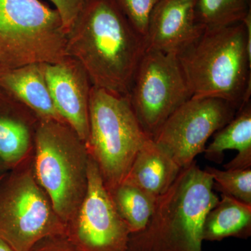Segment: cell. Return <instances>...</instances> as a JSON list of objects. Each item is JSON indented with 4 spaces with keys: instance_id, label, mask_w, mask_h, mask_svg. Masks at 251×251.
Instances as JSON below:
<instances>
[{
    "instance_id": "obj_1",
    "label": "cell",
    "mask_w": 251,
    "mask_h": 251,
    "mask_svg": "<svg viewBox=\"0 0 251 251\" xmlns=\"http://www.w3.org/2000/svg\"><path fill=\"white\" fill-rule=\"evenodd\" d=\"M145 39L115 0H85L67 32V56L80 63L94 87L128 97Z\"/></svg>"
},
{
    "instance_id": "obj_2",
    "label": "cell",
    "mask_w": 251,
    "mask_h": 251,
    "mask_svg": "<svg viewBox=\"0 0 251 251\" xmlns=\"http://www.w3.org/2000/svg\"><path fill=\"white\" fill-rule=\"evenodd\" d=\"M214 181L196 161L157 198L146 227L130 234L127 251H202L204 218L219 202Z\"/></svg>"
},
{
    "instance_id": "obj_3",
    "label": "cell",
    "mask_w": 251,
    "mask_h": 251,
    "mask_svg": "<svg viewBox=\"0 0 251 251\" xmlns=\"http://www.w3.org/2000/svg\"><path fill=\"white\" fill-rule=\"evenodd\" d=\"M177 57L192 97L222 99L237 110L250 102L251 56L242 22L205 29Z\"/></svg>"
},
{
    "instance_id": "obj_4",
    "label": "cell",
    "mask_w": 251,
    "mask_h": 251,
    "mask_svg": "<svg viewBox=\"0 0 251 251\" xmlns=\"http://www.w3.org/2000/svg\"><path fill=\"white\" fill-rule=\"evenodd\" d=\"M35 146L34 176L67 226L87 192L88 149L67 123L48 119L38 125Z\"/></svg>"
},
{
    "instance_id": "obj_5",
    "label": "cell",
    "mask_w": 251,
    "mask_h": 251,
    "mask_svg": "<svg viewBox=\"0 0 251 251\" xmlns=\"http://www.w3.org/2000/svg\"><path fill=\"white\" fill-rule=\"evenodd\" d=\"M87 148L109 191L125 181L137 153L149 137L128 97L92 86Z\"/></svg>"
},
{
    "instance_id": "obj_6",
    "label": "cell",
    "mask_w": 251,
    "mask_h": 251,
    "mask_svg": "<svg viewBox=\"0 0 251 251\" xmlns=\"http://www.w3.org/2000/svg\"><path fill=\"white\" fill-rule=\"evenodd\" d=\"M67 57V31L57 10L40 0H0V68Z\"/></svg>"
},
{
    "instance_id": "obj_7",
    "label": "cell",
    "mask_w": 251,
    "mask_h": 251,
    "mask_svg": "<svg viewBox=\"0 0 251 251\" xmlns=\"http://www.w3.org/2000/svg\"><path fill=\"white\" fill-rule=\"evenodd\" d=\"M2 180L0 238L15 251H29L46 237L67 234V225L56 214L32 170H21Z\"/></svg>"
},
{
    "instance_id": "obj_8",
    "label": "cell",
    "mask_w": 251,
    "mask_h": 251,
    "mask_svg": "<svg viewBox=\"0 0 251 251\" xmlns=\"http://www.w3.org/2000/svg\"><path fill=\"white\" fill-rule=\"evenodd\" d=\"M127 97L144 131L153 139L192 94L177 56L146 50Z\"/></svg>"
},
{
    "instance_id": "obj_9",
    "label": "cell",
    "mask_w": 251,
    "mask_h": 251,
    "mask_svg": "<svg viewBox=\"0 0 251 251\" xmlns=\"http://www.w3.org/2000/svg\"><path fill=\"white\" fill-rule=\"evenodd\" d=\"M237 109L222 99L191 97L168 117L153 140L181 168L189 166L216 132L230 122Z\"/></svg>"
},
{
    "instance_id": "obj_10",
    "label": "cell",
    "mask_w": 251,
    "mask_h": 251,
    "mask_svg": "<svg viewBox=\"0 0 251 251\" xmlns=\"http://www.w3.org/2000/svg\"><path fill=\"white\" fill-rule=\"evenodd\" d=\"M87 192L67 236L80 251H127L130 231L117 212L95 161L90 155Z\"/></svg>"
},
{
    "instance_id": "obj_11",
    "label": "cell",
    "mask_w": 251,
    "mask_h": 251,
    "mask_svg": "<svg viewBox=\"0 0 251 251\" xmlns=\"http://www.w3.org/2000/svg\"><path fill=\"white\" fill-rule=\"evenodd\" d=\"M45 75L54 108L81 140L87 144L92 85L85 69L77 60L67 56L60 62L46 64Z\"/></svg>"
},
{
    "instance_id": "obj_12",
    "label": "cell",
    "mask_w": 251,
    "mask_h": 251,
    "mask_svg": "<svg viewBox=\"0 0 251 251\" xmlns=\"http://www.w3.org/2000/svg\"><path fill=\"white\" fill-rule=\"evenodd\" d=\"M196 0H161L153 9L145 38L146 50L179 55L204 29L196 15Z\"/></svg>"
},
{
    "instance_id": "obj_13",
    "label": "cell",
    "mask_w": 251,
    "mask_h": 251,
    "mask_svg": "<svg viewBox=\"0 0 251 251\" xmlns=\"http://www.w3.org/2000/svg\"><path fill=\"white\" fill-rule=\"evenodd\" d=\"M45 67V63H33L14 69L0 68V87L41 119L66 123L54 108L46 82Z\"/></svg>"
},
{
    "instance_id": "obj_14",
    "label": "cell",
    "mask_w": 251,
    "mask_h": 251,
    "mask_svg": "<svg viewBox=\"0 0 251 251\" xmlns=\"http://www.w3.org/2000/svg\"><path fill=\"white\" fill-rule=\"evenodd\" d=\"M181 169L163 147L148 138L137 153L124 182L158 198L174 182Z\"/></svg>"
},
{
    "instance_id": "obj_15",
    "label": "cell",
    "mask_w": 251,
    "mask_h": 251,
    "mask_svg": "<svg viewBox=\"0 0 251 251\" xmlns=\"http://www.w3.org/2000/svg\"><path fill=\"white\" fill-rule=\"evenodd\" d=\"M237 115L214 134V139L204 152L208 160L221 163L226 150L238 151L226 170L251 168V106L250 102L238 110Z\"/></svg>"
},
{
    "instance_id": "obj_16",
    "label": "cell",
    "mask_w": 251,
    "mask_h": 251,
    "mask_svg": "<svg viewBox=\"0 0 251 251\" xmlns=\"http://www.w3.org/2000/svg\"><path fill=\"white\" fill-rule=\"evenodd\" d=\"M251 235V205L226 195L209 212L203 222L202 241L220 242L228 237L248 239Z\"/></svg>"
},
{
    "instance_id": "obj_17",
    "label": "cell",
    "mask_w": 251,
    "mask_h": 251,
    "mask_svg": "<svg viewBox=\"0 0 251 251\" xmlns=\"http://www.w3.org/2000/svg\"><path fill=\"white\" fill-rule=\"evenodd\" d=\"M109 192L130 234L143 230L152 215L158 198L125 182Z\"/></svg>"
},
{
    "instance_id": "obj_18",
    "label": "cell",
    "mask_w": 251,
    "mask_h": 251,
    "mask_svg": "<svg viewBox=\"0 0 251 251\" xmlns=\"http://www.w3.org/2000/svg\"><path fill=\"white\" fill-rule=\"evenodd\" d=\"M251 11V0H196V18L204 30L242 23Z\"/></svg>"
},
{
    "instance_id": "obj_19",
    "label": "cell",
    "mask_w": 251,
    "mask_h": 251,
    "mask_svg": "<svg viewBox=\"0 0 251 251\" xmlns=\"http://www.w3.org/2000/svg\"><path fill=\"white\" fill-rule=\"evenodd\" d=\"M31 135L25 124L11 117L0 116V160L6 166L17 165L30 147Z\"/></svg>"
},
{
    "instance_id": "obj_20",
    "label": "cell",
    "mask_w": 251,
    "mask_h": 251,
    "mask_svg": "<svg viewBox=\"0 0 251 251\" xmlns=\"http://www.w3.org/2000/svg\"><path fill=\"white\" fill-rule=\"evenodd\" d=\"M214 181V190L251 205V168L221 170L206 167L204 170Z\"/></svg>"
},
{
    "instance_id": "obj_21",
    "label": "cell",
    "mask_w": 251,
    "mask_h": 251,
    "mask_svg": "<svg viewBox=\"0 0 251 251\" xmlns=\"http://www.w3.org/2000/svg\"><path fill=\"white\" fill-rule=\"evenodd\" d=\"M160 1L161 0H115L132 27L145 41L150 16Z\"/></svg>"
},
{
    "instance_id": "obj_22",
    "label": "cell",
    "mask_w": 251,
    "mask_h": 251,
    "mask_svg": "<svg viewBox=\"0 0 251 251\" xmlns=\"http://www.w3.org/2000/svg\"><path fill=\"white\" fill-rule=\"evenodd\" d=\"M29 251H80L67 234L50 236L42 239Z\"/></svg>"
},
{
    "instance_id": "obj_23",
    "label": "cell",
    "mask_w": 251,
    "mask_h": 251,
    "mask_svg": "<svg viewBox=\"0 0 251 251\" xmlns=\"http://www.w3.org/2000/svg\"><path fill=\"white\" fill-rule=\"evenodd\" d=\"M62 18L66 31L70 29L85 0H50Z\"/></svg>"
},
{
    "instance_id": "obj_24",
    "label": "cell",
    "mask_w": 251,
    "mask_h": 251,
    "mask_svg": "<svg viewBox=\"0 0 251 251\" xmlns=\"http://www.w3.org/2000/svg\"><path fill=\"white\" fill-rule=\"evenodd\" d=\"M0 251H15L7 243L0 238Z\"/></svg>"
},
{
    "instance_id": "obj_25",
    "label": "cell",
    "mask_w": 251,
    "mask_h": 251,
    "mask_svg": "<svg viewBox=\"0 0 251 251\" xmlns=\"http://www.w3.org/2000/svg\"><path fill=\"white\" fill-rule=\"evenodd\" d=\"M6 167L7 166H6V165H5L4 163L0 160V176H1L2 175H4L3 174V173H4L5 168H6Z\"/></svg>"
},
{
    "instance_id": "obj_26",
    "label": "cell",
    "mask_w": 251,
    "mask_h": 251,
    "mask_svg": "<svg viewBox=\"0 0 251 251\" xmlns=\"http://www.w3.org/2000/svg\"><path fill=\"white\" fill-rule=\"evenodd\" d=\"M5 176V175H2L1 176H0V181H1V180L3 179V178H4Z\"/></svg>"
}]
</instances>
